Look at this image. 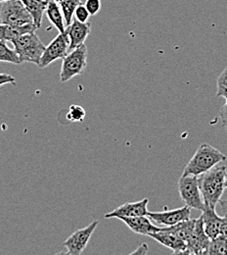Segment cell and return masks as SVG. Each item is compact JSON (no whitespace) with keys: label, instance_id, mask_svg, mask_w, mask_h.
Here are the masks:
<instances>
[{"label":"cell","instance_id":"1","mask_svg":"<svg viewBox=\"0 0 227 255\" xmlns=\"http://www.w3.org/2000/svg\"><path fill=\"white\" fill-rule=\"evenodd\" d=\"M227 173V165L220 163L210 171L198 177L199 187L204 202L212 208H217L226 190Z\"/></svg>","mask_w":227,"mask_h":255},{"label":"cell","instance_id":"2","mask_svg":"<svg viewBox=\"0 0 227 255\" xmlns=\"http://www.w3.org/2000/svg\"><path fill=\"white\" fill-rule=\"evenodd\" d=\"M227 159V156L219 149L210 144L203 143L198 147L193 157L185 166L182 176L193 175L199 177Z\"/></svg>","mask_w":227,"mask_h":255},{"label":"cell","instance_id":"3","mask_svg":"<svg viewBox=\"0 0 227 255\" xmlns=\"http://www.w3.org/2000/svg\"><path fill=\"white\" fill-rule=\"evenodd\" d=\"M12 43L21 63L30 62L38 65L46 47L35 32L21 35L14 39Z\"/></svg>","mask_w":227,"mask_h":255},{"label":"cell","instance_id":"4","mask_svg":"<svg viewBox=\"0 0 227 255\" xmlns=\"http://www.w3.org/2000/svg\"><path fill=\"white\" fill-rule=\"evenodd\" d=\"M0 24L20 27L33 24V20L22 0H10L1 4Z\"/></svg>","mask_w":227,"mask_h":255},{"label":"cell","instance_id":"5","mask_svg":"<svg viewBox=\"0 0 227 255\" xmlns=\"http://www.w3.org/2000/svg\"><path fill=\"white\" fill-rule=\"evenodd\" d=\"M87 47L82 44L73 49L64 59H62V69L60 73L61 83H66L74 77L81 75L86 68Z\"/></svg>","mask_w":227,"mask_h":255},{"label":"cell","instance_id":"6","mask_svg":"<svg viewBox=\"0 0 227 255\" xmlns=\"http://www.w3.org/2000/svg\"><path fill=\"white\" fill-rule=\"evenodd\" d=\"M178 191L186 206L203 211L205 202L200 191L198 177L193 175L182 176L178 181Z\"/></svg>","mask_w":227,"mask_h":255},{"label":"cell","instance_id":"7","mask_svg":"<svg viewBox=\"0 0 227 255\" xmlns=\"http://www.w3.org/2000/svg\"><path fill=\"white\" fill-rule=\"evenodd\" d=\"M70 48V38L66 30L60 32L46 47L40 58L38 67L43 69L48 65L58 59H64L68 55V49Z\"/></svg>","mask_w":227,"mask_h":255},{"label":"cell","instance_id":"8","mask_svg":"<svg viewBox=\"0 0 227 255\" xmlns=\"http://www.w3.org/2000/svg\"><path fill=\"white\" fill-rule=\"evenodd\" d=\"M99 221L95 220L87 227L76 231L72 234L64 243V247L68 250L70 255H80L87 247L91 236L97 228Z\"/></svg>","mask_w":227,"mask_h":255},{"label":"cell","instance_id":"9","mask_svg":"<svg viewBox=\"0 0 227 255\" xmlns=\"http://www.w3.org/2000/svg\"><path fill=\"white\" fill-rule=\"evenodd\" d=\"M191 208L188 206H183L173 210H164L160 212H150L148 213V217L151 221L158 225H162L164 227H170L173 225L187 221L190 219Z\"/></svg>","mask_w":227,"mask_h":255},{"label":"cell","instance_id":"10","mask_svg":"<svg viewBox=\"0 0 227 255\" xmlns=\"http://www.w3.org/2000/svg\"><path fill=\"white\" fill-rule=\"evenodd\" d=\"M149 199L144 198L142 200L136 202H127L113 211L107 213L105 215L106 219L110 218H121V217H139V216H147L149 213L148 210Z\"/></svg>","mask_w":227,"mask_h":255},{"label":"cell","instance_id":"11","mask_svg":"<svg viewBox=\"0 0 227 255\" xmlns=\"http://www.w3.org/2000/svg\"><path fill=\"white\" fill-rule=\"evenodd\" d=\"M66 30L70 38V49L73 50L84 44V41L91 32V24L89 22L80 23L75 19Z\"/></svg>","mask_w":227,"mask_h":255},{"label":"cell","instance_id":"12","mask_svg":"<svg viewBox=\"0 0 227 255\" xmlns=\"http://www.w3.org/2000/svg\"><path fill=\"white\" fill-rule=\"evenodd\" d=\"M203 214L201 215L203 219L204 230L207 234V236L213 240L221 235V227L223 217H221L218 214V211L215 208L210 207L209 205L205 204V207L203 209Z\"/></svg>","mask_w":227,"mask_h":255},{"label":"cell","instance_id":"13","mask_svg":"<svg viewBox=\"0 0 227 255\" xmlns=\"http://www.w3.org/2000/svg\"><path fill=\"white\" fill-rule=\"evenodd\" d=\"M119 220L126 224L130 231L137 235L150 236L151 234L157 233L161 228L157 227L152 223L151 219L148 216H139V217H121Z\"/></svg>","mask_w":227,"mask_h":255},{"label":"cell","instance_id":"14","mask_svg":"<svg viewBox=\"0 0 227 255\" xmlns=\"http://www.w3.org/2000/svg\"><path fill=\"white\" fill-rule=\"evenodd\" d=\"M211 239L207 236L204 225H203V219L200 216L195 221L194 230L187 242V249L192 253H198L201 251H206L210 245Z\"/></svg>","mask_w":227,"mask_h":255},{"label":"cell","instance_id":"15","mask_svg":"<svg viewBox=\"0 0 227 255\" xmlns=\"http://www.w3.org/2000/svg\"><path fill=\"white\" fill-rule=\"evenodd\" d=\"M149 237L173 252L187 249V244L182 239L173 235L172 233L164 231L162 228H161L159 232L151 234Z\"/></svg>","mask_w":227,"mask_h":255},{"label":"cell","instance_id":"16","mask_svg":"<svg viewBox=\"0 0 227 255\" xmlns=\"http://www.w3.org/2000/svg\"><path fill=\"white\" fill-rule=\"evenodd\" d=\"M37 28L34 24H29L26 26H10L0 24V40L4 41H13L21 35L27 33L35 32Z\"/></svg>","mask_w":227,"mask_h":255},{"label":"cell","instance_id":"17","mask_svg":"<svg viewBox=\"0 0 227 255\" xmlns=\"http://www.w3.org/2000/svg\"><path fill=\"white\" fill-rule=\"evenodd\" d=\"M45 14L50 23L60 32L66 31V23L61 7L55 0H47Z\"/></svg>","mask_w":227,"mask_h":255},{"label":"cell","instance_id":"18","mask_svg":"<svg viewBox=\"0 0 227 255\" xmlns=\"http://www.w3.org/2000/svg\"><path fill=\"white\" fill-rule=\"evenodd\" d=\"M22 2L31 14L33 24L37 29H39L41 26L42 17L46 10L47 0H22Z\"/></svg>","mask_w":227,"mask_h":255},{"label":"cell","instance_id":"19","mask_svg":"<svg viewBox=\"0 0 227 255\" xmlns=\"http://www.w3.org/2000/svg\"><path fill=\"white\" fill-rule=\"evenodd\" d=\"M195 221H196V219L194 220L189 219L187 221H183V222H180V223L170 226V227H165L162 229L166 232L172 233L173 235L179 237L187 244V242L194 230Z\"/></svg>","mask_w":227,"mask_h":255},{"label":"cell","instance_id":"20","mask_svg":"<svg viewBox=\"0 0 227 255\" xmlns=\"http://www.w3.org/2000/svg\"><path fill=\"white\" fill-rule=\"evenodd\" d=\"M55 1L61 7L63 16L65 19L66 25L70 26L73 21L75 11L76 7L81 4V0H55Z\"/></svg>","mask_w":227,"mask_h":255},{"label":"cell","instance_id":"21","mask_svg":"<svg viewBox=\"0 0 227 255\" xmlns=\"http://www.w3.org/2000/svg\"><path fill=\"white\" fill-rule=\"evenodd\" d=\"M207 255H227V238L223 235L211 240Z\"/></svg>","mask_w":227,"mask_h":255},{"label":"cell","instance_id":"22","mask_svg":"<svg viewBox=\"0 0 227 255\" xmlns=\"http://www.w3.org/2000/svg\"><path fill=\"white\" fill-rule=\"evenodd\" d=\"M0 62L21 64L16 50L10 48L4 40H0Z\"/></svg>","mask_w":227,"mask_h":255},{"label":"cell","instance_id":"23","mask_svg":"<svg viewBox=\"0 0 227 255\" xmlns=\"http://www.w3.org/2000/svg\"><path fill=\"white\" fill-rule=\"evenodd\" d=\"M85 110L79 106V105H71L68 113H67V119L71 122L76 123V122H82L85 118Z\"/></svg>","mask_w":227,"mask_h":255},{"label":"cell","instance_id":"24","mask_svg":"<svg viewBox=\"0 0 227 255\" xmlns=\"http://www.w3.org/2000/svg\"><path fill=\"white\" fill-rule=\"evenodd\" d=\"M217 96L224 97L227 100V66L218 78L217 82Z\"/></svg>","mask_w":227,"mask_h":255},{"label":"cell","instance_id":"25","mask_svg":"<svg viewBox=\"0 0 227 255\" xmlns=\"http://www.w3.org/2000/svg\"><path fill=\"white\" fill-rule=\"evenodd\" d=\"M74 16H75V19L77 20L78 22H80V23H87L88 20H89V17L91 15L89 14V12L87 11L85 6L80 4V5H78L76 7Z\"/></svg>","mask_w":227,"mask_h":255},{"label":"cell","instance_id":"26","mask_svg":"<svg viewBox=\"0 0 227 255\" xmlns=\"http://www.w3.org/2000/svg\"><path fill=\"white\" fill-rule=\"evenodd\" d=\"M87 11L91 16L96 15L101 9V0H86L84 3Z\"/></svg>","mask_w":227,"mask_h":255},{"label":"cell","instance_id":"27","mask_svg":"<svg viewBox=\"0 0 227 255\" xmlns=\"http://www.w3.org/2000/svg\"><path fill=\"white\" fill-rule=\"evenodd\" d=\"M7 84H12V85H16V79L9 75V74H5V73H0V87L7 85Z\"/></svg>","mask_w":227,"mask_h":255},{"label":"cell","instance_id":"28","mask_svg":"<svg viewBox=\"0 0 227 255\" xmlns=\"http://www.w3.org/2000/svg\"><path fill=\"white\" fill-rule=\"evenodd\" d=\"M220 118L222 125L227 129V100L220 111Z\"/></svg>","mask_w":227,"mask_h":255},{"label":"cell","instance_id":"29","mask_svg":"<svg viewBox=\"0 0 227 255\" xmlns=\"http://www.w3.org/2000/svg\"><path fill=\"white\" fill-rule=\"evenodd\" d=\"M148 252H149V248H148L147 244H142L133 253H131L129 255H147Z\"/></svg>","mask_w":227,"mask_h":255},{"label":"cell","instance_id":"30","mask_svg":"<svg viewBox=\"0 0 227 255\" xmlns=\"http://www.w3.org/2000/svg\"><path fill=\"white\" fill-rule=\"evenodd\" d=\"M216 210H219L224 216H227V200H220Z\"/></svg>","mask_w":227,"mask_h":255},{"label":"cell","instance_id":"31","mask_svg":"<svg viewBox=\"0 0 227 255\" xmlns=\"http://www.w3.org/2000/svg\"><path fill=\"white\" fill-rule=\"evenodd\" d=\"M221 235L227 238V216H223L222 227H221Z\"/></svg>","mask_w":227,"mask_h":255},{"label":"cell","instance_id":"32","mask_svg":"<svg viewBox=\"0 0 227 255\" xmlns=\"http://www.w3.org/2000/svg\"><path fill=\"white\" fill-rule=\"evenodd\" d=\"M171 255H193V254L188 250H182V251H177V252H173V254Z\"/></svg>","mask_w":227,"mask_h":255},{"label":"cell","instance_id":"33","mask_svg":"<svg viewBox=\"0 0 227 255\" xmlns=\"http://www.w3.org/2000/svg\"><path fill=\"white\" fill-rule=\"evenodd\" d=\"M193 255H207V250L206 251H201V252H198V253H195Z\"/></svg>","mask_w":227,"mask_h":255},{"label":"cell","instance_id":"34","mask_svg":"<svg viewBox=\"0 0 227 255\" xmlns=\"http://www.w3.org/2000/svg\"><path fill=\"white\" fill-rule=\"evenodd\" d=\"M70 255V254H69L68 252H67V253H63V252H62V253H59V254H57V255Z\"/></svg>","mask_w":227,"mask_h":255},{"label":"cell","instance_id":"35","mask_svg":"<svg viewBox=\"0 0 227 255\" xmlns=\"http://www.w3.org/2000/svg\"><path fill=\"white\" fill-rule=\"evenodd\" d=\"M226 189L227 190V177H226Z\"/></svg>","mask_w":227,"mask_h":255},{"label":"cell","instance_id":"36","mask_svg":"<svg viewBox=\"0 0 227 255\" xmlns=\"http://www.w3.org/2000/svg\"><path fill=\"white\" fill-rule=\"evenodd\" d=\"M6 1H10V0H0V3H3V2H6Z\"/></svg>","mask_w":227,"mask_h":255}]
</instances>
